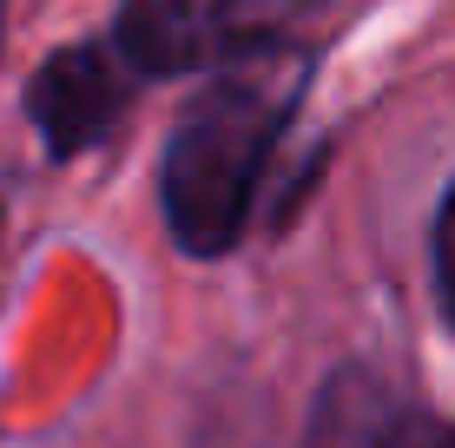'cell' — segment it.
<instances>
[{
    "label": "cell",
    "mask_w": 455,
    "mask_h": 448,
    "mask_svg": "<svg viewBox=\"0 0 455 448\" xmlns=\"http://www.w3.org/2000/svg\"><path fill=\"white\" fill-rule=\"evenodd\" d=\"M297 92H304V59L251 53V59H231L185 106L179 132L165 138V172H159V205L179 251L225 257L244 238L251 198L277 159Z\"/></svg>",
    "instance_id": "6da1fadb"
},
{
    "label": "cell",
    "mask_w": 455,
    "mask_h": 448,
    "mask_svg": "<svg viewBox=\"0 0 455 448\" xmlns=\"http://www.w3.org/2000/svg\"><path fill=\"white\" fill-rule=\"evenodd\" d=\"M331 0H125L113 46L132 73H205L277 53Z\"/></svg>",
    "instance_id": "7a4b0ae2"
},
{
    "label": "cell",
    "mask_w": 455,
    "mask_h": 448,
    "mask_svg": "<svg viewBox=\"0 0 455 448\" xmlns=\"http://www.w3.org/2000/svg\"><path fill=\"white\" fill-rule=\"evenodd\" d=\"M125 113V53L100 40H80L67 53H53L27 80V119H34L46 159H80L100 138H113Z\"/></svg>",
    "instance_id": "3957f363"
},
{
    "label": "cell",
    "mask_w": 455,
    "mask_h": 448,
    "mask_svg": "<svg viewBox=\"0 0 455 448\" xmlns=\"http://www.w3.org/2000/svg\"><path fill=\"white\" fill-rule=\"evenodd\" d=\"M304 448H455V422L416 409L376 369H337L310 409Z\"/></svg>",
    "instance_id": "277c9868"
},
{
    "label": "cell",
    "mask_w": 455,
    "mask_h": 448,
    "mask_svg": "<svg viewBox=\"0 0 455 448\" xmlns=\"http://www.w3.org/2000/svg\"><path fill=\"white\" fill-rule=\"evenodd\" d=\"M435 297H443V310L455 323V185H449L443 211H435Z\"/></svg>",
    "instance_id": "5b68a950"
},
{
    "label": "cell",
    "mask_w": 455,
    "mask_h": 448,
    "mask_svg": "<svg viewBox=\"0 0 455 448\" xmlns=\"http://www.w3.org/2000/svg\"><path fill=\"white\" fill-rule=\"evenodd\" d=\"M0 34H7V0H0Z\"/></svg>",
    "instance_id": "8992f818"
}]
</instances>
